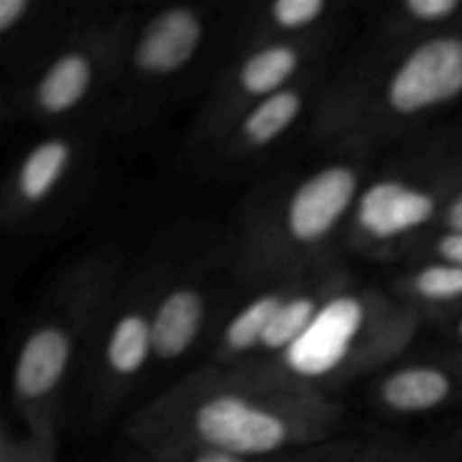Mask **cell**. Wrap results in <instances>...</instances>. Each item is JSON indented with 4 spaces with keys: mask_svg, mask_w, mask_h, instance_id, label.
Wrapping results in <instances>:
<instances>
[{
    "mask_svg": "<svg viewBox=\"0 0 462 462\" xmlns=\"http://www.w3.org/2000/svg\"><path fill=\"white\" fill-rule=\"evenodd\" d=\"M343 406L280 364H203L140 406L125 436L147 456L217 449L275 458L341 436Z\"/></svg>",
    "mask_w": 462,
    "mask_h": 462,
    "instance_id": "1",
    "label": "cell"
},
{
    "mask_svg": "<svg viewBox=\"0 0 462 462\" xmlns=\"http://www.w3.org/2000/svg\"><path fill=\"white\" fill-rule=\"evenodd\" d=\"M456 104H462V25L413 39L377 36L329 72L310 140L325 152L373 156L383 144L413 138Z\"/></svg>",
    "mask_w": 462,
    "mask_h": 462,
    "instance_id": "2",
    "label": "cell"
},
{
    "mask_svg": "<svg viewBox=\"0 0 462 462\" xmlns=\"http://www.w3.org/2000/svg\"><path fill=\"white\" fill-rule=\"evenodd\" d=\"M373 170L370 153L328 152L257 185L239 206L230 248L235 278L255 287L341 260L338 248Z\"/></svg>",
    "mask_w": 462,
    "mask_h": 462,
    "instance_id": "3",
    "label": "cell"
},
{
    "mask_svg": "<svg viewBox=\"0 0 462 462\" xmlns=\"http://www.w3.org/2000/svg\"><path fill=\"white\" fill-rule=\"evenodd\" d=\"M125 273L120 248L99 244L66 262L41 293L23 320L9 368V404L18 427L59 438Z\"/></svg>",
    "mask_w": 462,
    "mask_h": 462,
    "instance_id": "4",
    "label": "cell"
},
{
    "mask_svg": "<svg viewBox=\"0 0 462 462\" xmlns=\"http://www.w3.org/2000/svg\"><path fill=\"white\" fill-rule=\"evenodd\" d=\"M462 176V138L436 135L406 144L374 167L356 201L346 248L374 262L411 260L431 237Z\"/></svg>",
    "mask_w": 462,
    "mask_h": 462,
    "instance_id": "5",
    "label": "cell"
},
{
    "mask_svg": "<svg viewBox=\"0 0 462 462\" xmlns=\"http://www.w3.org/2000/svg\"><path fill=\"white\" fill-rule=\"evenodd\" d=\"M134 16L129 9H99L25 75L5 81V120L39 131L99 125Z\"/></svg>",
    "mask_w": 462,
    "mask_h": 462,
    "instance_id": "6",
    "label": "cell"
},
{
    "mask_svg": "<svg viewBox=\"0 0 462 462\" xmlns=\"http://www.w3.org/2000/svg\"><path fill=\"white\" fill-rule=\"evenodd\" d=\"M219 23V9L201 3H165L134 16L99 126L117 135L144 129L201 66Z\"/></svg>",
    "mask_w": 462,
    "mask_h": 462,
    "instance_id": "7",
    "label": "cell"
},
{
    "mask_svg": "<svg viewBox=\"0 0 462 462\" xmlns=\"http://www.w3.org/2000/svg\"><path fill=\"white\" fill-rule=\"evenodd\" d=\"M167 266L153 257L122 278L79 383L88 422L111 420L153 370V310Z\"/></svg>",
    "mask_w": 462,
    "mask_h": 462,
    "instance_id": "8",
    "label": "cell"
},
{
    "mask_svg": "<svg viewBox=\"0 0 462 462\" xmlns=\"http://www.w3.org/2000/svg\"><path fill=\"white\" fill-rule=\"evenodd\" d=\"M97 122L43 129L21 149L0 188L5 233L27 235L52 221L90 180L97 161Z\"/></svg>",
    "mask_w": 462,
    "mask_h": 462,
    "instance_id": "9",
    "label": "cell"
},
{
    "mask_svg": "<svg viewBox=\"0 0 462 462\" xmlns=\"http://www.w3.org/2000/svg\"><path fill=\"white\" fill-rule=\"evenodd\" d=\"M338 34L311 41H262L239 45L228 66L199 104L189 125V149L215 138L233 117L253 104L329 68Z\"/></svg>",
    "mask_w": 462,
    "mask_h": 462,
    "instance_id": "10",
    "label": "cell"
},
{
    "mask_svg": "<svg viewBox=\"0 0 462 462\" xmlns=\"http://www.w3.org/2000/svg\"><path fill=\"white\" fill-rule=\"evenodd\" d=\"M329 68L253 104L228 122L215 138L194 149L199 162L212 171L248 170L266 161L302 126L310 129Z\"/></svg>",
    "mask_w": 462,
    "mask_h": 462,
    "instance_id": "11",
    "label": "cell"
},
{
    "mask_svg": "<svg viewBox=\"0 0 462 462\" xmlns=\"http://www.w3.org/2000/svg\"><path fill=\"white\" fill-rule=\"evenodd\" d=\"M217 271L208 262H171L153 310V370L185 364L217 329Z\"/></svg>",
    "mask_w": 462,
    "mask_h": 462,
    "instance_id": "12",
    "label": "cell"
},
{
    "mask_svg": "<svg viewBox=\"0 0 462 462\" xmlns=\"http://www.w3.org/2000/svg\"><path fill=\"white\" fill-rule=\"evenodd\" d=\"M368 402L393 420L438 418L462 411V347L400 356L368 382Z\"/></svg>",
    "mask_w": 462,
    "mask_h": 462,
    "instance_id": "13",
    "label": "cell"
},
{
    "mask_svg": "<svg viewBox=\"0 0 462 462\" xmlns=\"http://www.w3.org/2000/svg\"><path fill=\"white\" fill-rule=\"evenodd\" d=\"M99 9L52 0H0V54L5 81L25 75Z\"/></svg>",
    "mask_w": 462,
    "mask_h": 462,
    "instance_id": "14",
    "label": "cell"
},
{
    "mask_svg": "<svg viewBox=\"0 0 462 462\" xmlns=\"http://www.w3.org/2000/svg\"><path fill=\"white\" fill-rule=\"evenodd\" d=\"M346 0H266L246 5L237 23L239 45L262 41H311L341 34Z\"/></svg>",
    "mask_w": 462,
    "mask_h": 462,
    "instance_id": "15",
    "label": "cell"
},
{
    "mask_svg": "<svg viewBox=\"0 0 462 462\" xmlns=\"http://www.w3.org/2000/svg\"><path fill=\"white\" fill-rule=\"evenodd\" d=\"M391 296L436 323L451 319L462 310V269L433 260L406 262L395 275Z\"/></svg>",
    "mask_w": 462,
    "mask_h": 462,
    "instance_id": "16",
    "label": "cell"
},
{
    "mask_svg": "<svg viewBox=\"0 0 462 462\" xmlns=\"http://www.w3.org/2000/svg\"><path fill=\"white\" fill-rule=\"evenodd\" d=\"M377 36L413 39L462 25V0H400L379 12Z\"/></svg>",
    "mask_w": 462,
    "mask_h": 462,
    "instance_id": "17",
    "label": "cell"
},
{
    "mask_svg": "<svg viewBox=\"0 0 462 462\" xmlns=\"http://www.w3.org/2000/svg\"><path fill=\"white\" fill-rule=\"evenodd\" d=\"M415 442L397 436H338L334 440L278 456L275 462H404Z\"/></svg>",
    "mask_w": 462,
    "mask_h": 462,
    "instance_id": "18",
    "label": "cell"
},
{
    "mask_svg": "<svg viewBox=\"0 0 462 462\" xmlns=\"http://www.w3.org/2000/svg\"><path fill=\"white\" fill-rule=\"evenodd\" d=\"M0 462H59V438L5 424L0 431Z\"/></svg>",
    "mask_w": 462,
    "mask_h": 462,
    "instance_id": "19",
    "label": "cell"
},
{
    "mask_svg": "<svg viewBox=\"0 0 462 462\" xmlns=\"http://www.w3.org/2000/svg\"><path fill=\"white\" fill-rule=\"evenodd\" d=\"M433 260L445 262V264L460 266L462 269V233H449V230H438L433 233L418 251L411 255V260Z\"/></svg>",
    "mask_w": 462,
    "mask_h": 462,
    "instance_id": "20",
    "label": "cell"
},
{
    "mask_svg": "<svg viewBox=\"0 0 462 462\" xmlns=\"http://www.w3.org/2000/svg\"><path fill=\"white\" fill-rule=\"evenodd\" d=\"M275 458H248V456H237L217 449H185L162 456H147L138 454V451H131L126 462H275Z\"/></svg>",
    "mask_w": 462,
    "mask_h": 462,
    "instance_id": "21",
    "label": "cell"
},
{
    "mask_svg": "<svg viewBox=\"0 0 462 462\" xmlns=\"http://www.w3.org/2000/svg\"><path fill=\"white\" fill-rule=\"evenodd\" d=\"M404 462H462V438L415 442Z\"/></svg>",
    "mask_w": 462,
    "mask_h": 462,
    "instance_id": "22",
    "label": "cell"
},
{
    "mask_svg": "<svg viewBox=\"0 0 462 462\" xmlns=\"http://www.w3.org/2000/svg\"><path fill=\"white\" fill-rule=\"evenodd\" d=\"M438 230H449V233H462V176L451 189L449 199L445 203V210L440 215ZM436 230V233H438Z\"/></svg>",
    "mask_w": 462,
    "mask_h": 462,
    "instance_id": "23",
    "label": "cell"
},
{
    "mask_svg": "<svg viewBox=\"0 0 462 462\" xmlns=\"http://www.w3.org/2000/svg\"><path fill=\"white\" fill-rule=\"evenodd\" d=\"M440 328H442V332H445L447 346L462 347V310L458 311V314L451 316V319L442 320Z\"/></svg>",
    "mask_w": 462,
    "mask_h": 462,
    "instance_id": "24",
    "label": "cell"
}]
</instances>
